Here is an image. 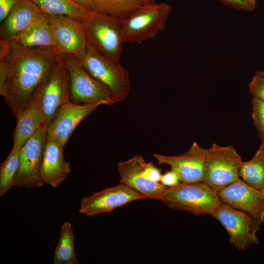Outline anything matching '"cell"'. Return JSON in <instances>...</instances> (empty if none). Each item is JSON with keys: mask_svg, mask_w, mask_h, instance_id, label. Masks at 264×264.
Masks as SVG:
<instances>
[{"mask_svg": "<svg viewBox=\"0 0 264 264\" xmlns=\"http://www.w3.org/2000/svg\"><path fill=\"white\" fill-rule=\"evenodd\" d=\"M11 41L28 48L54 49L55 45L53 31L46 15L44 19L20 33Z\"/></svg>", "mask_w": 264, "mask_h": 264, "instance_id": "cell-20", "label": "cell"}, {"mask_svg": "<svg viewBox=\"0 0 264 264\" xmlns=\"http://www.w3.org/2000/svg\"><path fill=\"white\" fill-rule=\"evenodd\" d=\"M218 193L221 202L249 214L260 225L264 223V197L261 191L240 178Z\"/></svg>", "mask_w": 264, "mask_h": 264, "instance_id": "cell-12", "label": "cell"}, {"mask_svg": "<svg viewBox=\"0 0 264 264\" xmlns=\"http://www.w3.org/2000/svg\"><path fill=\"white\" fill-rule=\"evenodd\" d=\"M158 200L166 206L196 215H210L221 202L218 192L204 181L167 188Z\"/></svg>", "mask_w": 264, "mask_h": 264, "instance_id": "cell-2", "label": "cell"}, {"mask_svg": "<svg viewBox=\"0 0 264 264\" xmlns=\"http://www.w3.org/2000/svg\"><path fill=\"white\" fill-rule=\"evenodd\" d=\"M18 0H0V21L2 22L7 16Z\"/></svg>", "mask_w": 264, "mask_h": 264, "instance_id": "cell-31", "label": "cell"}, {"mask_svg": "<svg viewBox=\"0 0 264 264\" xmlns=\"http://www.w3.org/2000/svg\"><path fill=\"white\" fill-rule=\"evenodd\" d=\"M224 4L232 7L237 10L251 11L255 8L249 3L248 0H219Z\"/></svg>", "mask_w": 264, "mask_h": 264, "instance_id": "cell-30", "label": "cell"}, {"mask_svg": "<svg viewBox=\"0 0 264 264\" xmlns=\"http://www.w3.org/2000/svg\"><path fill=\"white\" fill-rule=\"evenodd\" d=\"M261 192H262V194H263V196L264 197V189L262 190Z\"/></svg>", "mask_w": 264, "mask_h": 264, "instance_id": "cell-34", "label": "cell"}, {"mask_svg": "<svg viewBox=\"0 0 264 264\" xmlns=\"http://www.w3.org/2000/svg\"><path fill=\"white\" fill-rule=\"evenodd\" d=\"M142 171L144 175L148 179L154 182L160 183L162 175L161 170L152 162H147L145 161L143 163Z\"/></svg>", "mask_w": 264, "mask_h": 264, "instance_id": "cell-28", "label": "cell"}, {"mask_svg": "<svg viewBox=\"0 0 264 264\" xmlns=\"http://www.w3.org/2000/svg\"><path fill=\"white\" fill-rule=\"evenodd\" d=\"M248 1L254 8H255L256 5V0H248Z\"/></svg>", "mask_w": 264, "mask_h": 264, "instance_id": "cell-33", "label": "cell"}, {"mask_svg": "<svg viewBox=\"0 0 264 264\" xmlns=\"http://www.w3.org/2000/svg\"><path fill=\"white\" fill-rule=\"evenodd\" d=\"M141 194L120 183L82 199L79 212L88 216L110 212L132 201L144 199Z\"/></svg>", "mask_w": 264, "mask_h": 264, "instance_id": "cell-13", "label": "cell"}, {"mask_svg": "<svg viewBox=\"0 0 264 264\" xmlns=\"http://www.w3.org/2000/svg\"><path fill=\"white\" fill-rule=\"evenodd\" d=\"M46 16L53 31L54 50L57 55L71 54L80 60L88 44L85 23L66 15Z\"/></svg>", "mask_w": 264, "mask_h": 264, "instance_id": "cell-11", "label": "cell"}, {"mask_svg": "<svg viewBox=\"0 0 264 264\" xmlns=\"http://www.w3.org/2000/svg\"><path fill=\"white\" fill-rule=\"evenodd\" d=\"M172 11L169 4L155 2L123 18V43L140 44L154 38L164 29Z\"/></svg>", "mask_w": 264, "mask_h": 264, "instance_id": "cell-4", "label": "cell"}, {"mask_svg": "<svg viewBox=\"0 0 264 264\" xmlns=\"http://www.w3.org/2000/svg\"></svg>", "mask_w": 264, "mask_h": 264, "instance_id": "cell-35", "label": "cell"}, {"mask_svg": "<svg viewBox=\"0 0 264 264\" xmlns=\"http://www.w3.org/2000/svg\"><path fill=\"white\" fill-rule=\"evenodd\" d=\"M206 149L194 142L186 152L176 155L154 154L159 164L169 165L178 175L181 182L203 181Z\"/></svg>", "mask_w": 264, "mask_h": 264, "instance_id": "cell-14", "label": "cell"}, {"mask_svg": "<svg viewBox=\"0 0 264 264\" xmlns=\"http://www.w3.org/2000/svg\"><path fill=\"white\" fill-rule=\"evenodd\" d=\"M90 11H95L93 0H71Z\"/></svg>", "mask_w": 264, "mask_h": 264, "instance_id": "cell-32", "label": "cell"}, {"mask_svg": "<svg viewBox=\"0 0 264 264\" xmlns=\"http://www.w3.org/2000/svg\"><path fill=\"white\" fill-rule=\"evenodd\" d=\"M20 150L13 147L9 154L1 164L0 169V196H3L13 186L15 176L20 165Z\"/></svg>", "mask_w": 264, "mask_h": 264, "instance_id": "cell-25", "label": "cell"}, {"mask_svg": "<svg viewBox=\"0 0 264 264\" xmlns=\"http://www.w3.org/2000/svg\"><path fill=\"white\" fill-rule=\"evenodd\" d=\"M95 11L110 16L125 18L155 0H93Z\"/></svg>", "mask_w": 264, "mask_h": 264, "instance_id": "cell-23", "label": "cell"}, {"mask_svg": "<svg viewBox=\"0 0 264 264\" xmlns=\"http://www.w3.org/2000/svg\"><path fill=\"white\" fill-rule=\"evenodd\" d=\"M248 87L253 97L264 102V70L258 71L255 73Z\"/></svg>", "mask_w": 264, "mask_h": 264, "instance_id": "cell-27", "label": "cell"}, {"mask_svg": "<svg viewBox=\"0 0 264 264\" xmlns=\"http://www.w3.org/2000/svg\"><path fill=\"white\" fill-rule=\"evenodd\" d=\"M144 161L142 156L136 155L120 162L118 165L120 183L135 190L146 198L158 200L167 187L160 183L153 182L145 176L142 171Z\"/></svg>", "mask_w": 264, "mask_h": 264, "instance_id": "cell-16", "label": "cell"}, {"mask_svg": "<svg viewBox=\"0 0 264 264\" xmlns=\"http://www.w3.org/2000/svg\"><path fill=\"white\" fill-rule=\"evenodd\" d=\"M160 183L167 188L174 187L181 181L178 174L171 169L162 175Z\"/></svg>", "mask_w": 264, "mask_h": 264, "instance_id": "cell-29", "label": "cell"}, {"mask_svg": "<svg viewBox=\"0 0 264 264\" xmlns=\"http://www.w3.org/2000/svg\"><path fill=\"white\" fill-rule=\"evenodd\" d=\"M64 147L57 142L46 140L41 170L44 183L55 188L65 180L70 167L63 155Z\"/></svg>", "mask_w": 264, "mask_h": 264, "instance_id": "cell-18", "label": "cell"}, {"mask_svg": "<svg viewBox=\"0 0 264 264\" xmlns=\"http://www.w3.org/2000/svg\"><path fill=\"white\" fill-rule=\"evenodd\" d=\"M53 264H79L76 257L73 229L69 222H65L61 226L59 241L54 252Z\"/></svg>", "mask_w": 264, "mask_h": 264, "instance_id": "cell-24", "label": "cell"}, {"mask_svg": "<svg viewBox=\"0 0 264 264\" xmlns=\"http://www.w3.org/2000/svg\"><path fill=\"white\" fill-rule=\"evenodd\" d=\"M251 103L253 124L262 142H264V102L257 98L252 97Z\"/></svg>", "mask_w": 264, "mask_h": 264, "instance_id": "cell-26", "label": "cell"}, {"mask_svg": "<svg viewBox=\"0 0 264 264\" xmlns=\"http://www.w3.org/2000/svg\"><path fill=\"white\" fill-rule=\"evenodd\" d=\"M46 15H66L86 23L94 11L71 0H31Z\"/></svg>", "mask_w": 264, "mask_h": 264, "instance_id": "cell-21", "label": "cell"}, {"mask_svg": "<svg viewBox=\"0 0 264 264\" xmlns=\"http://www.w3.org/2000/svg\"><path fill=\"white\" fill-rule=\"evenodd\" d=\"M58 56L53 49L28 48L0 39V94L16 117L29 104Z\"/></svg>", "mask_w": 264, "mask_h": 264, "instance_id": "cell-1", "label": "cell"}, {"mask_svg": "<svg viewBox=\"0 0 264 264\" xmlns=\"http://www.w3.org/2000/svg\"><path fill=\"white\" fill-rule=\"evenodd\" d=\"M47 127H41L20 150V165L13 186L27 188L43 185L41 170L47 140Z\"/></svg>", "mask_w": 264, "mask_h": 264, "instance_id": "cell-10", "label": "cell"}, {"mask_svg": "<svg viewBox=\"0 0 264 264\" xmlns=\"http://www.w3.org/2000/svg\"><path fill=\"white\" fill-rule=\"evenodd\" d=\"M240 178L250 186L264 189V143H262L253 157L242 161L239 170Z\"/></svg>", "mask_w": 264, "mask_h": 264, "instance_id": "cell-22", "label": "cell"}, {"mask_svg": "<svg viewBox=\"0 0 264 264\" xmlns=\"http://www.w3.org/2000/svg\"><path fill=\"white\" fill-rule=\"evenodd\" d=\"M123 18L95 11L85 23L88 43L104 56L117 63H120L124 44Z\"/></svg>", "mask_w": 264, "mask_h": 264, "instance_id": "cell-6", "label": "cell"}, {"mask_svg": "<svg viewBox=\"0 0 264 264\" xmlns=\"http://www.w3.org/2000/svg\"><path fill=\"white\" fill-rule=\"evenodd\" d=\"M227 232L230 242L241 251L258 244L259 225L249 214L221 202L211 215Z\"/></svg>", "mask_w": 264, "mask_h": 264, "instance_id": "cell-9", "label": "cell"}, {"mask_svg": "<svg viewBox=\"0 0 264 264\" xmlns=\"http://www.w3.org/2000/svg\"><path fill=\"white\" fill-rule=\"evenodd\" d=\"M100 105L79 104L71 101L66 103L47 127V139L64 147L78 124Z\"/></svg>", "mask_w": 264, "mask_h": 264, "instance_id": "cell-15", "label": "cell"}, {"mask_svg": "<svg viewBox=\"0 0 264 264\" xmlns=\"http://www.w3.org/2000/svg\"><path fill=\"white\" fill-rule=\"evenodd\" d=\"M13 147L21 149L26 141L43 126L44 117L40 101L34 93L27 106L16 117Z\"/></svg>", "mask_w": 264, "mask_h": 264, "instance_id": "cell-19", "label": "cell"}, {"mask_svg": "<svg viewBox=\"0 0 264 264\" xmlns=\"http://www.w3.org/2000/svg\"><path fill=\"white\" fill-rule=\"evenodd\" d=\"M46 17L31 0H18L2 22L0 39L11 40L18 34Z\"/></svg>", "mask_w": 264, "mask_h": 264, "instance_id": "cell-17", "label": "cell"}, {"mask_svg": "<svg viewBox=\"0 0 264 264\" xmlns=\"http://www.w3.org/2000/svg\"><path fill=\"white\" fill-rule=\"evenodd\" d=\"M62 56L70 79V97L75 103L112 105L117 102L110 90L90 75L71 54Z\"/></svg>", "mask_w": 264, "mask_h": 264, "instance_id": "cell-5", "label": "cell"}, {"mask_svg": "<svg viewBox=\"0 0 264 264\" xmlns=\"http://www.w3.org/2000/svg\"><path fill=\"white\" fill-rule=\"evenodd\" d=\"M47 127L61 107L70 101V79L63 58L58 55L50 73L35 90Z\"/></svg>", "mask_w": 264, "mask_h": 264, "instance_id": "cell-7", "label": "cell"}, {"mask_svg": "<svg viewBox=\"0 0 264 264\" xmlns=\"http://www.w3.org/2000/svg\"><path fill=\"white\" fill-rule=\"evenodd\" d=\"M242 161L233 146L213 144L206 149L203 181L218 192L240 178Z\"/></svg>", "mask_w": 264, "mask_h": 264, "instance_id": "cell-8", "label": "cell"}, {"mask_svg": "<svg viewBox=\"0 0 264 264\" xmlns=\"http://www.w3.org/2000/svg\"><path fill=\"white\" fill-rule=\"evenodd\" d=\"M86 70L112 92L117 103L124 101L131 90L128 70L106 57L88 43L86 52L79 60Z\"/></svg>", "mask_w": 264, "mask_h": 264, "instance_id": "cell-3", "label": "cell"}]
</instances>
